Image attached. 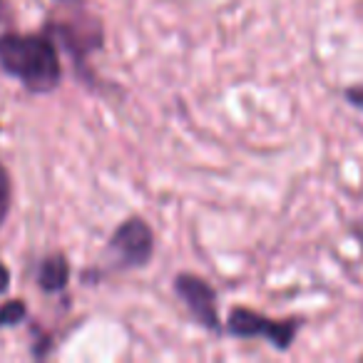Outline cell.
<instances>
[{
	"label": "cell",
	"instance_id": "obj_10",
	"mask_svg": "<svg viewBox=\"0 0 363 363\" xmlns=\"http://www.w3.org/2000/svg\"><path fill=\"white\" fill-rule=\"evenodd\" d=\"M8 289H11V269L0 262V296H3Z\"/></svg>",
	"mask_w": 363,
	"mask_h": 363
},
{
	"label": "cell",
	"instance_id": "obj_11",
	"mask_svg": "<svg viewBox=\"0 0 363 363\" xmlns=\"http://www.w3.org/2000/svg\"><path fill=\"white\" fill-rule=\"evenodd\" d=\"M8 18H11V16H8V3H6V0H0V28L6 26Z\"/></svg>",
	"mask_w": 363,
	"mask_h": 363
},
{
	"label": "cell",
	"instance_id": "obj_2",
	"mask_svg": "<svg viewBox=\"0 0 363 363\" xmlns=\"http://www.w3.org/2000/svg\"><path fill=\"white\" fill-rule=\"evenodd\" d=\"M45 33L70 52L75 70L85 72V62L105 43V30L85 0H52V16L45 21Z\"/></svg>",
	"mask_w": 363,
	"mask_h": 363
},
{
	"label": "cell",
	"instance_id": "obj_4",
	"mask_svg": "<svg viewBox=\"0 0 363 363\" xmlns=\"http://www.w3.org/2000/svg\"><path fill=\"white\" fill-rule=\"evenodd\" d=\"M107 249L120 269H142L152 262L155 234L145 219L130 217L115 229V234L107 242Z\"/></svg>",
	"mask_w": 363,
	"mask_h": 363
},
{
	"label": "cell",
	"instance_id": "obj_7",
	"mask_svg": "<svg viewBox=\"0 0 363 363\" xmlns=\"http://www.w3.org/2000/svg\"><path fill=\"white\" fill-rule=\"evenodd\" d=\"M28 318V306L23 298H11L0 306V328H11L18 326Z\"/></svg>",
	"mask_w": 363,
	"mask_h": 363
},
{
	"label": "cell",
	"instance_id": "obj_8",
	"mask_svg": "<svg viewBox=\"0 0 363 363\" xmlns=\"http://www.w3.org/2000/svg\"><path fill=\"white\" fill-rule=\"evenodd\" d=\"M11 202H13V187L11 182L0 184V224L6 222L8 212H11Z\"/></svg>",
	"mask_w": 363,
	"mask_h": 363
},
{
	"label": "cell",
	"instance_id": "obj_12",
	"mask_svg": "<svg viewBox=\"0 0 363 363\" xmlns=\"http://www.w3.org/2000/svg\"><path fill=\"white\" fill-rule=\"evenodd\" d=\"M6 182H11V177H8V172H6V167L0 164V184H6Z\"/></svg>",
	"mask_w": 363,
	"mask_h": 363
},
{
	"label": "cell",
	"instance_id": "obj_6",
	"mask_svg": "<svg viewBox=\"0 0 363 363\" xmlns=\"http://www.w3.org/2000/svg\"><path fill=\"white\" fill-rule=\"evenodd\" d=\"M67 281H70V264L67 257L60 252L48 254L38 267V286L45 294H60L65 291Z\"/></svg>",
	"mask_w": 363,
	"mask_h": 363
},
{
	"label": "cell",
	"instance_id": "obj_9",
	"mask_svg": "<svg viewBox=\"0 0 363 363\" xmlns=\"http://www.w3.org/2000/svg\"><path fill=\"white\" fill-rule=\"evenodd\" d=\"M343 97H346V100L351 102V105L356 107V110L363 112V82H358V85L348 87V90L343 92Z\"/></svg>",
	"mask_w": 363,
	"mask_h": 363
},
{
	"label": "cell",
	"instance_id": "obj_5",
	"mask_svg": "<svg viewBox=\"0 0 363 363\" xmlns=\"http://www.w3.org/2000/svg\"><path fill=\"white\" fill-rule=\"evenodd\" d=\"M174 294L182 298V303L187 306V311L194 316L199 326L207 331L219 333L222 331V321H219V308H217V291L212 284L204 281L197 274L182 272L174 277Z\"/></svg>",
	"mask_w": 363,
	"mask_h": 363
},
{
	"label": "cell",
	"instance_id": "obj_1",
	"mask_svg": "<svg viewBox=\"0 0 363 363\" xmlns=\"http://www.w3.org/2000/svg\"><path fill=\"white\" fill-rule=\"evenodd\" d=\"M0 70L33 95L55 92L62 82L57 43L43 33H0Z\"/></svg>",
	"mask_w": 363,
	"mask_h": 363
},
{
	"label": "cell",
	"instance_id": "obj_3",
	"mask_svg": "<svg viewBox=\"0 0 363 363\" xmlns=\"http://www.w3.org/2000/svg\"><path fill=\"white\" fill-rule=\"evenodd\" d=\"M301 321L298 318H269L252 308L234 306L227 318V331L237 338H267L274 348L289 351L296 338Z\"/></svg>",
	"mask_w": 363,
	"mask_h": 363
}]
</instances>
